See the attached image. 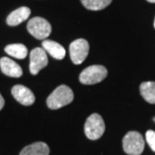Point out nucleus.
<instances>
[{
    "label": "nucleus",
    "mask_w": 155,
    "mask_h": 155,
    "mask_svg": "<svg viewBox=\"0 0 155 155\" xmlns=\"http://www.w3.org/2000/svg\"><path fill=\"white\" fill-rule=\"evenodd\" d=\"M73 100L74 93L72 89L66 85H61L48 96L46 99V104L49 109L57 110L72 103Z\"/></svg>",
    "instance_id": "f257e3e1"
},
{
    "label": "nucleus",
    "mask_w": 155,
    "mask_h": 155,
    "mask_svg": "<svg viewBox=\"0 0 155 155\" xmlns=\"http://www.w3.org/2000/svg\"><path fill=\"white\" fill-rule=\"evenodd\" d=\"M145 146L144 138L137 131H130L123 138V149L128 155H141Z\"/></svg>",
    "instance_id": "f03ea898"
},
{
    "label": "nucleus",
    "mask_w": 155,
    "mask_h": 155,
    "mask_svg": "<svg viewBox=\"0 0 155 155\" xmlns=\"http://www.w3.org/2000/svg\"><path fill=\"white\" fill-rule=\"evenodd\" d=\"M108 71L104 66L94 64L86 68L80 75V82L84 85H95L106 79Z\"/></svg>",
    "instance_id": "7ed1b4c3"
},
{
    "label": "nucleus",
    "mask_w": 155,
    "mask_h": 155,
    "mask_svg": "<svg viewBox=\"0 0 155 155\" xmlns=\"http://www.w3.org/2000/svg\"><path fill=\"white\" fill-rule=\"evenodd\" d=\"M105 132V123L101 115L97 113L88 117L85 123V134L91 140H98Z\"/></svg>",
    "instance_id": "20e7f679"
},
{
    "label": "nucleus",
    "mask_w": 155,
    "mask_h": 155,
    "mask_svg": "<svg viewBox=\"0 0 155 155\" xmlns=\"http://www.w3.org/2000/svg\"><path fill=\"white\" fill-rule=\"evenodd\" d=\"M27 30L36 39H46L51 33V25L42 17H33L27 23Z\"/></svg>",
    "instance_id": "39448f33"
},
{
    "label": "nucleus",
    "mask_w": 155,
    "mask_h": 155,
    "mask_svg": "<svg viewBox=\"0 0 155 155\" xmlns=\"http://www.w3.org/2000/svg\"><path fill=\"white\" fill-rule=\"evenodd\" d=\"M90 51L89 42L84 38L76 39L70 45L71 60L75 64H81L88 57Z\"/></svg>",
    "instance_id": "423d86ee"
},
{
    "label": "nucleus",
    "mask_w": 155,
    "mask_h": 155,
    "mask_svg": "<svg viewBox=\"0 0 155 155\" xmlns=\"http://www.w3.org/2000/svg\"><path fill=\"white\" fill-rule=\"evenodd\" d=\"M29 61V71L32 75H38L40 71L43 68H45L48 64V54H46V51L42 48H33L31 52H30Z\"/></svg>",
    "instance_id": "0eeeda50"
},
{
    "label": "nucleus",
    "mask_w": 155,
    "mask_h": 155,
    "mask_svg": "<svg viewBox=\"0 0 155 155\" xmlns=\"http://www.w3.org/2000/svg\"><path fill=\"white\" fill-rule=\"evenodd\" d=\"M11 94L15 100L23 106H30L35 101V94L32 93L31 90H29L22 85L14 86L11 90Z\"/></svg>",
    "instance_id": "6e6552de"
},
{
    "label": "nucleus",
    "mask_w": 155,
    "mask_h": 155,
    "mask_svg": "<svg viewBox=\"0 0 155 155\" xmlns=\"http://www.w3.org/2000/svg\"><path fill=\"white\" fill-rule=\"evenodd\" d=\"M0 69L4 75L11 78H20L23 74L19 64L9 58H2L0 60Z\"/></svg>",
    "instance_id": "1a4fd4ad"
},
{
    "label": "nucleus",
    "mask_w": 155,
    "mask_h": 155,
    "mask_svg": "<svg viewBox=\"0 0 155 155\" xmlns=\"http://www.w3.org/2000/svg\"><path fill=\"white\" fill-rule=\"evenodd\" d=\"M30 16V9L26 6L17 8L16 10L12 11L6 18V22L10 26L19 25L21 22L25 21Z\"/></svg>",
    "instance_id": "9d476101"
},
{
    "label": "nucleus",
    "mask_w": 155,
    "mask_h": 155,
    "mask_svg": "<svg viewBox=\"0 0 155 155\" xmlns=\"http://www.w3.org/2000/svg\"><path fill=\"white\" fill-rule=\"evenodd\" d=\"M42 48L55 60H63L66 57V49L64 46L54 40L45 39L42 41Z\"/></svg>",
    "instance_id": "9b49d317"
},
{
    "label": "nucleus",
    "mask_w": 155,
    "mask_h": 155,
    "mask_svg": "<svg viewBox=\"0 0 155 155\" xmlns=\"http://www.w3.org/2000/svg\"><path fill=\"white\" fill-rule=\"evenodd\" d=\"M19 155H49V147L45 142H35L24 147Z\"/></svg>",
    "instance_id": "f8f14e48"
},
{
    "label": "nucleus",
    "mask_w": 155,
    "mask_h": 155,
    "mask_svg": "<svg viewBox=\"0 0 155 155\" xmlns=\"http://www.w3.org/2000/svg\"><path fill=\"white\" fill-rule=\"evenodd\" d=\"M5 52L10 57H13L18 60H22L25 58L28 51L27 48L24 45L21 43H13V45H9L5 48Z\"/></svg>",
    "instance_id": "ddd939ff"
},
{
    "label": "nucleus",
    "mask_w": 155,
    "mask_h": 155,
    "mask_svg": "<svg viewBox=\"0 0 155 155\" xmlns=\"http://www.w3.org/2000/svg\"><path fill=\"white\" fill-rule=\"evenodd\" d=\"M140 94L146 102L155 104V82H144L140 85Z\"/></svg>",
    "instance_id": "4468645a"
},
{
    "label": "nucleus",
    "mask_w": 155,
    "mask_h": 155,
    "mask_svg": "<svg viewBox=\"0 0 155 155\" xmlns=\"http://www.w3.org/2000/svg\"><path fill=\"white\" fill-rule=\"evenodd\" d=\"M82 4L89 10H102L109 6L112 0H81Z\"/></svg>",
    "instance_id": "2eb2a0df"
},
{
    "label": "nucleus",
    "mask_w": 155,
    "mask_h": 155,
    "mask_svg": "<svg viewBox=\"0 0 155 155\" xmlns=\"http://www.w3.org/2000/svg\"><path fill=\"white\" fill-rule=\"evenodd\" d=\"M145 137H146V141L148 145L150 146L151 150L155 152V131H153V130H148Z\"/></svg>",
    "instance_id": "dca6fc26"
},
{
    "label": "nucleus",
    "mask_w": 155,
    "mask_h": 155,
    "mask_svg": "<svg viewBox=\"0 0 155 155\" xmlns=\"http://www.w3.org/2000/svg\"><path fill=\"white\" fill-rule=\"evenodd\" d=\"M4 104H5V101H4V99H3L2 95L0 94V110L3 109V107H4Z\"/></svg>",
    "instance_id": "f3484780"
},
{
    "label": "nucleus",
    "mask_w": 155,
    "mask_h": 155,
    "mask_svg": "<svg viewBox=\"0 0 155 155\" xmlns=\"http://www.w3.org/2000/svg\"><path fill=\"white\" fill-rule=\"evenodd\" d=\"M148 2H150V3H155V0H147Z\"/></svg>",
    "instance_id": "a211bd4d"
},
{
    "label": "nucleus",
    "mask_w": 155,
    "mask_h": 155,
    "mask_svg": "<svg viewBox=\"0 0 155 155\" xmlns=\"http://www.w3.org/2000/svg\"><path fill=\"white\" fill-rule=\"evenodd\" d=\"M154 28H155V20H154Z\"/></svg>",
    "instance_id": "6ab92c4d"
},
{
    "label": "nucleus",
    "mask_w": 155,
    "mask_h": 155,
    "mask_svg": "<svg viewBox=\"0 0 155 155\" xmlns=\"http://www.w3.org/2000/svg\"><path fill=\"white\" fill-rule=\"evenodd\" d=\"M153 120H154V121H155V117H154V118H153Z\"/></svg>",
    "instance_id": "aec40b11"
}]
</instances>
